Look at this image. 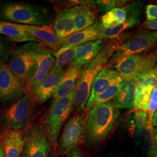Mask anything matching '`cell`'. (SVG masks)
Segmentation results:
<instances>
[{"instance_id": "1", "label": "cell", "mask_w": 157, "mask_h": 157, "mask_svg": "<svg viewBox=\"0 0 157 157\" xmlns=\"http://www.w3.org/2000/svg\"><path fill=\"white\" fill-rule=\"evenodd\" d=\"M122 40L124 39L119 37L111 40L105 44L93 60L84 65L82 69L73 95V106L76 107L79 111L86 109L96 77L107 67L108 61L123 42Z\"/></svg>"}, {"instance_id": "2", "label": "cell", "mask_w": 157, "mask_h": 157, "mask_svg": "<svg viewBox=\"0 0 157 157\" xmlns=\"http://www.w3.org/2000/svg\"><path fill=\"white\" fill-rule=\"evenodd\" d=\"M119 115V109L113 101L93 107L86 126V140L92 146H98L110 134Z\"/></svg>"}, {"instance_id": "3", "label": "cell", "mask_w": 157, "mask_h": 157, "mask_svg": "<svg viewBox=\"0 0 157 157\" xmlns=\"http://www.w3.org/2000/svg\"><path fill=\"white\" fill-rule=\"evenodd\" d=\"M157 63V50L149 54L112 56L107 67L115 69L124 80L136 81L154 71Z\"/></svg>"}, {"instance_id": "4", "label": "cell", "mask_w": 157, "mask_h": 157, "mask_svg": "<svg viewBox=\"0 0 157 157\" xmlns=\"http://www.w3.org/2000/svg\"><path fill=\"white\" fill-rule=\"evenodd\" d=\"M39 43L29 42L13 46L6 65L26 88L37 70V48Z\"/></svg>"}, {"instance_id": "5", "label": "cell", "mask_w": 157, "mask_h": 157, "mask_svg": "<svg viewBox=\"0 0 157 157\" xmlns=\"http://www.w3.org/2000/svg\"><path fill=\"white\" fill-rule=\"evenodd\" d=\"M74 91L67 97L52 103L46 114L44 127L51 148L56 150L62 126L72 111Z\"/></svg>"}, {"instance_id": "6", "label": "cell", "mask_w": 157, "mask_h": 157, "mask_svg": "<svg viewBox=\"0 0 157 157\" xmlns=\"http://www.w3.org/2000/svg\"><path fill=\"white\" fill-rule=\"evenodd\" d=\"M0 16L11 22L26 25H48L45 12L25 2H10L0 6Z\"/></svg>"}, {"instance_id": "7", "label": "cell", "mask_w": 157, "mask_h": 157, "mask_svg": "<svg viewBox=\"0 0 157 157\" xmlns=\"http://www.w3.org/2000/svg\"><path fill=\"white\" fill-rule=\"evenodd\" d=\"M36 104L32 95L27 92L7 108L1 116V123L6 129L21 130L29 123Z\"/></svg>"}, {"instance_id": "8", "label": "cell", "mask_w": 157, "mask_h": 157, "mask_svg": "<svg viewBox=\"0 0 157 157\" xmlns=\"http://www.w3.org/2000/svg\"><path fill=\"white\" fill-rule=\"evenodd\" d=\"M86 139V126L83 117L76 115L71 118L63 129L59 139L57 151L61 155H67L82 144Z\"/></svg>"}, {"instance_id": "9", "label": "cell", "mask_w": 157, "mask_h": 157, "mask_svg": "<svg viewBox=\"0 0 157 157\" xmlns=\"http://www.w3.org/2000/svg\"><path fill=\"white\" fill-rule=\"evenodd\" d=\"M23 139L24 157H49L52 148L43 124L29 126Z\"/></svg>"}, {"instance_id": "10", "label": "cell", "mask_w": 157, "mask_h": 157, "mask_svg": "<svg viewBox=\"0 0 157 157\" xmlns=\"http://www.w3.org/2000/svg\"><path fill=\"white\" fill-rule=\"evenodd\" d=\"M157 46V31L141 30L124 40L112 56L141 54Z\"/></svg>"}, {"instance_id": "11", "label": "cell", "mask_w": 157, "mask_h": 157, "mask_svg": "<svg viewBox=\"0 0 157 157\" xmlns=\"http://www.w3.org/2000/svg\"><path fill=\"white\" fill-rule=\"evenodd\" d=\"M27 93L22 82L6 65H0V101L8 107Z\"/></svg>"}, {"instance_id": "12", "label": "cell", "mask_w": 157, "mask_h": 157, "mask_svg": "<svg viewBox=\"0 0 157 157\" xmlns=\"http://www.w3.org/2000/svg\"><path fill=\"white\" fill-rule=\"evenodd\" d=\"M126 12V18L124 23L113 28L103 27L102 38L104 39H115L120 37L124 32L134 26L139 24L143 12L142 2L139 1L129 3L124 6Z\"/></svg>"}, {"instance_id": "13", "label": "cell", "mask_w": 157, "mask_h": 157, "mask_svg": "<svg viewBox=\"0 0 157 157\" xmlns=\"http://www.w3.org/2000/svg\"><path fill=\"white\" fill-rule=\"evenodd\" d=\"M36 60V72L27 87L29 93L33 91L37 86L50 72L56 63L52 50L41 43H39L37 45Z\"/></svg>"}, {"instance_id": "14", "label": "cell", "mask_w": 157, "mask_h": 157, "mask_svg": "<svg viewBox=\"0 0 157 157\" xmlns=\"http://www.w3.org/2000/svg\"><path fill=\"white\" fill-rule=\"evenodd\" d=\"M19 28L30 34L54 53L59 50L63 41L58 38L54 26L51 24L44 25H26L17 24Z\"/></svg>"}, {"instance_id": "15", "label": "cell", "mask_w": 157, "mask_h": 157, "mask_svg": "<svg viewBox=\"0 0 157 157\" xmlns=\"http://www.w3.org/2000/svg\"><path fill=\"white\" fill-rule=\"evenodd\" d=\"M121 77V75L115 69L108 67L107 66L104 67L96 77L93 83L90 97L86 107V110L89 112L94 107L97 97L114 82Z\"/></svg>"}, {"instance_id": "16", "label": "cell", "mask_w": 157, "mask_h": 157, "mask_svg": "<svg viewBox=\"0 0 157 157\" xmlns=\"http://www.w3.org/2000/svg\"><path fill=\"white\" fill-rule=\"evenodd\" d=\"M65 71L52 72L48 73L37 86L33 91L30 93L36 104H42L52 97L60 83Z\"/></svg>"}, {"instance_id": "17", "label": "cell", "mask_w": 157, "mask_h": 157, "mask_svg": "<svg viewBox=\"0 0 157 157\" xmlns=\"http://www.w3.org/2000/svg\"><path fill=\"white\" fill-rule=\"evenodd\" d=\"M103 26L101 21H97L90 27L72 34L63 41L59 50L77 47L90 41L102 40V32Z\"/></svg>"}, {"instance_id": "18", "label": "cell", "mask_w": 157, "mask_h": 157, "mask_svg": "<svg viewBox=\"0 0 157 157\" xmlns=\"http://www.w3.org/2000/svg\"><path fill=\"white\" fill-rule=\"evenodd\" d=\"M82 68L83 67L80 66L69 64V67L65 71V73L60 83L52 95V103H55L67 97L74 91Z\"/></svg>"}, {"instance_id": "19", "label": "cell", "mask_w": 157, "mask_h": 157, "mask_svg": "<svg viewBox=\"0 0 157 157\" xmlns=\"http://www.w3.org/2000/svg\"><path fill=\"white\" fill-rule=\"evenodd\" d=\"M0 137L6 157H20L24 149L23 133L21 130L6 129Z\"/></svg>"}, {"instance_id": "20", "label": "cell", "mask_w": 157, "mask_h": 157, "mask_svg": "<svg viewBox=\"0 0 157 157\" xmlns=\"http://www.w3.org/2000/svg\"><path fill=\"white\" fill-rule=\"evenodd\" d=\"M105 45L104 40H98L77 46L75 57L70 64L83 67L97 56Z\"/></svg>"}, {"instance_id": "21", "label": "cell", "mask_w": 157, "mask_h": 157, "mask_svg": "<svg viewBox=\"0 0 157 157\" xmlns=\"http://www.w3.org/2000/svg\"><path fill=\"white\" fill-rule=\"evenodd\" d=\"M54 28L58 38L62 41L77 32L69 9H63L57 12Z\"/></svg>"}, {"instance_id": "22", "label": "cell", "mask_w": 157, "mask_h": 157, "mask_svg": "<svg viewBox=\"0 0 157 157\" xmlns=\"http://www.w3.org/2000/svg\"><path fill=\"white\" fill-rule=\"evenodd\" d=\"M135 86L134 80H123L113 98V102L119 109H134Z\"/></svg>"}, {"instance_id": "23", "label": "cell", "mask_w": 157, "mask_h": 157, "mask_svg": "<svg viewBox=\"0 0 157 157\" xmlns=\"http://www.w3.org/2000/svg\"><path fill=\"white\" fill-rule=\"evenodd\" d=\"M0 34L8 38L14 43H40L38 40L34 38L30 34L18 27L15 23L0 21Z\"/></svg>"}, {"instance_id": "24", "label": "cell", "mask_w": 157, "mask_h": 157, "mask_svg": "<svg viewBox=\"0 0 157 157\" xmlns=\"http://www.w3.org/2000/svg\"><path fill=\"white\" fill-rule=\"evenodd\" d=\"M93 9L86 6H75L69 9L77 32L90 27L95 23V13Z\"/></svg>"}, {"instance_id": "25", "label": "cell", "mask_w": 157, "mask_h": 157, "mask_svg": "<svg viewBox=\"0 0 157 157\" xmlns=\"http://www.w3.org/2000/svg\"><path fill=\"white\" fill-rule=\"evenodd\" d=\"M148 122L147 112L136 110L129 122V131L136 140H140L144 136Z\"/></svg>"}, {"instance_id": "26", "label": "cell", "mask_w": 157, "mask_h": 157, "mask_svg": "<svg viewBox=\"0 0 157 157\" xmlns=\"http://www.w3.org/2000/svg\"><path fill=\"white\" fill-rule=\"evenodd\" d=\"M154 89L142 86L136 83L135 91L134 109L148 112L152 92Z\"/></svg>"}, {"instance_id": "27", "label": "cell", "mask_w": 157, "mask_h": 157, "mask_svg": "<svg viewBox=\"0 0 157 157\" xmlns=\"http://www.w3.org/2000/svg\"><path fill=\"white\" fill-rule=\"evenodd\" d=\"M126 18L124 8L117 7L104 13L101 17V24L104 28H113L124 23Z\"/></svg>"}, {"instance_id": "28", "label": "cell", "mask_w": 157, "mask_h": 157, "mask_svg": "<svg viewBox=\"0 0 157 157\" xmlns=\"http://www.w3.org/2000/svg\"><path fill=\"white\" fill-rule=\"evenodd\" d=\"M76 51V47L67 48L63 50H58L54 53V56H56V63L51 69L52 72H58L63 70L68 63H71L73 61Z\"/></svg>"}, {"instance_id": "29", "label": "cell", "mask_w": 157, "mask_h": 157, "mask_svg": "<svg viewBox=\"0 0 157 157\" xmlns=\"http://www.w3.org/2000/svg\"><path fill=\"white\" fill-rule=\"evenodd\" d=\"M123 80L124 78L122 77L118 78L111 86H109V87H108L103 93H102L100 95H98L95 99L94 107L110 101L112 98H114L118 93L119 87Z\"/></svg>"}, {"instance_id": "30", "label": "cell", "mask_w": 157, "mask_h": 157, "mask_svg": "<svg viewBox=\"0 0 157 157\" xmlns=\"http://www.w3.org/2000/svg\"><path fill=\"white\" fill-rule=\"evenodd\" d=\"M143 148L148 157H157V145L154 140L152 129L150 122H148L146 127Z\"/></svg>"}, {"instance_id": "31", "label": "cell", "mask_w": 157, "mask_h": 157, "mask_svg": "<svg viewBox=\"0 0 157 157\" xmlns=\"http://www.w3.org/2000/svg\"><path fill=\"white\" fill-rule=\"evenodd\" d=\"M13 45L5 36L0 34V65H6L11 56Z\"/></svg>"}, {"instance_id": "32", "label": "cell", "mask_w": 157, "mask_h": 157, "mask_svg": "<svg viewBox=\"0 0 157 157\" xmlns=\"http://www.w3.org/2000/svg\"><path fill=\"white\" fill-rule=\"evenodd\" d=\"M128 1H116V0H99L96 1V7L98 11L102 13H107L115 8L119 7L126 4Z\"/></svg>"}, {"instance_id": "33", "label": "cell", "mask_w": 157, "mask_h": 157, "mask_svg": "<svg viewBox=\"0 0 157 157\" xmlns=\"http://www.w3.org/2000/svg\"><path fill=\"white\" fill-rule=\"evenodd\" d=\"M136 83L142 86L149 87L152 89L157 88V78L154 73V71L137 79L136 80Z\"/></svg>"}, {"instance_id": "34", "label": "cell", "mask_w": 157, "mask_h": 157, "mask_svg": "<svg viewBox=\"0 0 157 157\" xmlns=\"http://www.w3.org/2000/svg\"><path fill=\"white\" fill-rule=\"evenodd\" d=\"M157 110V87L152 90L149 105V118L148 121L152 126V121L154 113Z\"/></svg>"}, {"instance_id": "35", "label": "cell", "mask_w": 157, "mask_h": 157, "mask_svg": "<svg viewBox=\"0 0 157 157\" xmlns=\"http://www.w3.org/2000/svg\"><path fill=\"white\" fill-rule=\"evenodd\" d=\"M146 14L147 21H157V6L149 4L146 6Z\"/></svg>"}, {"instance_id": "36", "label": "cell", "mask_w": 157, "mask_h": 157, "mask_svg": "<svg viewBox=\"0 0 157 157\" xmlns=\"http://www.w3.org/2000/svg\"><path fill=\"white\" fill-rule=\"evenodd\" d=\"M142 27L147 30L157 31V21H147L143 24Z\"/></svg>"}, {"instance_id": "37", "label": "cell", "mask_w": 157, "mask_h": 157, "mask_svg": "<svg viewBox=\"0 0 157 157\" xmlns=\"http://www.w3.org/2000/svg\"><path fill=\"white\" fill-rule=\"evenodd\" d=\"M67 157H85V156L81 150L78 147H77L69 153Z\"/></svg>"}, {"instance_id": "38", "label": "cell", "mask_w": 157, "mask_h": 157, "mask_svg": "<svg viewBox=\"0 0 157 157\" xmlns=\"http://www.w3.org/2000/svg\"><path fill=\"white\" fill-rule=\"evenodd\" d=\"M152 126L157 127V110L154 114L152 121Z\"/></svg>"}, {"instance_id": "39", "label": "cell", "mask_w": 157, "mask_h": 157, "mask_svg": "<svg viewBox=\"0 0 157 157\" xmlns=\"http://www.w3.org/2000/svg\"><path fill=\"white\" fill-rule=\"evenodd\" d=\"M152 136L154 138V140L157 145V126L154 129H152Z\"/></svg>"}, {"instance_id": "40", "label": "cell", "mask_w": 157, "mask_h": 157, "mask_svg": "<svg viewBox=\"0 0 157 157\" xmlns=\"http://www.w3.org/2000/svg\"><path fill=\"white\" fill-rule=\"evenodd\" d=\"M0 157H6L4 150L1 141H0Z\"/></svg>"}, {"instance_id": "41", "label": "cell", "mask_w": 157, "mask_h": 157, "mask_svg": "<svg viewBox=\"0 0 157 157\" xmlns=\"http://www.w3.org/2000/svg\"><path fill=\"white\" fill-rule=\"evenodd\" d=\"M154 73L155 74V75H156V77L157 78V65L155 67V69H154Z\"/></svg>"}, {"instance_id": "42", "label": "cell", "mask_w": 157, "mask_h": 157, "mask_svg": "<svg viewBox=\"0 0 157 157\" xmlns=\"http://www.w3.org/2000/svg\"><path fill=\"white\" fill-rule=\"evenodd\" d=\"M20 157H24V154H23V152L21 154V155L20 156Z\"/></svg>"}, {"instance_id": "43", "label": "cell", "mask_w": 157, "mask_h": 157, "mask_svg": "<svg viewBox=\"0 0 157 157\" xmlns=\"http://www.w3.org/2000/svg\"></svg>"}, {"instance_id": "44", "label": "cell", "mask_w": 157, "mask_h": 157, "mask_svg": "<svg viewBox=\"0 0 157 157\" xmlns=\"http://www.w3.org/2000/svg\"></svg>"}]
</instances>
